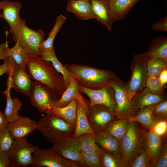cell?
Here are the masks:
<instances>
[{"label": "cell", "mask_w": 167, "mask_h": 167, "mask_svg": "<svg viewBox=\"0 0 167 167\" xmlns=\"http://www.w3.org/2000/svg\"><path fill=\"white\" fill-rule=\"evenodd\" d=\"M26 68L31 79L43 84L56 96L61 97L66 89L64 80L51 62L40 56H32L28 60Z\"/></svg>", "instance_id": "obj_1"}, {"label": "cell", "mask_w": 167, "mask_h": 167, "mask_svg": "<svg viewBox=\"0 0 167 167\" xmlns=\"http://www.w3.org/2000/svg\"><path fill=\"white\" fill-rule=\"evenodd\" d=\"M64 66L79 85L90 89L99 88L107 86L116 76L111 71L86 65L66 64Z\"/></svg>", "instance_id": "obj_2"}, {"label": "cell", "mask_w": 167, "mask_h": 167, "mask_svg": "<svg viewBox=\"0 0 167 167\" xmlns=\"http://www.w3.org/2000/svg\"><path fill=\"white\" fill-rule=\"evenodd\" d=\"M147 132L138 122L130 121L128 131L121 141L122 158L126 167L144 150V138Z\"/></svg>", "instance_id": "obj_3"}, {"label": "cell", "mask_w": 167, "mask_h": 167, "mask_svg": "<svg viewBox=\"0 0 167 167\" xmlns=\"http://www.w3.org/2000/svg\"><path fill=\"white\" fill-rule=\"evenodd\" d=\"M75 127L61 118L47 113L37 122V129L53 143L67 137H72Z\"/></svg>", "instance_id": "obj_4"}, {"label": "cell", "mask_w": 167, "mask_h": 167, "mask_svg": "<svg viewBox=\"0 0 167 167\" xmlns=\"http://www.w3.org/2000/svg\"><path fill=\"white\" fill-rule=\"evenodd\" d=\"M108 85L113 91L116 102L114 112L117 118L128 120L135 116L137 112L133 109L132 99L127 95L126 83L116 76Z\"/></svg>", "instance_id": "obj_5"}, {"label": "cell", "mask_w": 167, "mask_h": 167, "mask_svg": "<svg viewBox=\"0 0 167 167\" xmlns=\"http://www.w3.org/2000/svg\"><path fill=\"white\" fill-rule=\"evenodd\" d=\"M147 59L141 54H135L131 65V75L130 80L126 83L127 94L132 99L137 93L146 87L148 76Z\"/></svg>", "instance_id": "obj_6"}, {"label": "cell", "mask_w": 167, "mask_h": 167, "mask_svg": "<svg viewBox=\"0 0 167 167\" xmlns=\"http://www.w3.org/2000/svg\"><path fill=\"white\" fill-rule=\"evenodd\" d=\"M30 105L40 113H45L55 107L60 97L53 93L47 87L33 81L29 95Z\"/></svg>", "instance_id": "obj_7"}, {"label": "cell", "mask_w": 167, "mask_h": 167, "mask_svg": "<svg viewBox=\"0 0 167 167\" xmlns=\"http://www.w3.org/2000/svg\"><path fill=\"white\" fill-rule=\"evenodd\" d=\"M27 136L14 139L9 151L11 167H26L31 165L36 146L29 143Z\"/></svg>", "instance_id": "obj_8"}, {"label": "cell", "mask_w": 167, "mask_h": 167, "mask_svg": "<svg viewBox=\"0 0 167 167\" xmlns=\"http://www.w3.org/2000/svg\"><path fill=\"white\" fill-rule=\"evenodd\" d=\"M32 167H78L73 161L59 155L53 148L36 147L32 154Z\"/></svg>", "instance_id": "obj_9"}, {"label": "cell", "mask_w": 167, "mask_h": 167, "mask_svg": "<svg viewBox=\"0 0 167 167\" xmlns=\"http://www.w3.org/2000/svg\"><path fill=\"white\" fill-rule=\"evenodd\" d=\"M22 7L19 2H11L7 0L0 1V9L2 11V18L10 26V32L13 40L16 42L21 29L25 23L20 17L19 13Z\"/></svg>", "instance_id": "obj_10"}, {"label": "cell", "mask_w": 167, "mask_h": 167, "mask_svg": "<svg viewBox=\"0 0 167 167\" xmlns=\"http://www.w3.org/2000/svg\"><path fill=\"white\" fill-rule=\"evenodd\" d=\"M87 116L91 128L96 134L106 130L113 122L118 119L113 111L101 105H96L89 109Z\"/></svg>", "instance_id": "obj_11"}, {"label": "cell", "mask_w": 167, "mask_h": 167, "mask_svg": "<svg viewBox=\"0 0 167 167\" xmlns=\"http://www.w3.org/2000/svg\"><path fill=\"white\" fill-rule=\"evenodd\" d=\"M80 92L87 95L90 99L89 109L96 105L106 106L114 112L116 102L114 92L108 85L97 89H90L78 85Z\"/></svg>", "instance_id": "obj_12"}, {"label": "cell", "mask_w": 167, "mask_h": 167, "mask_svg": "<svg viewBox=\"0 0 167 167\" xmlns=\"http://www.w3.org/2000/svg\"><path fill=\"white\" fill-rule=\"evenodd\" d=\"M43 30L31 29L25 23L16 42L32 56H40L39 49L41 45L45 40Z\"/></svg>", "instance_id": "obj_13"}, {"label": "cell", "mask_w": 167, "mask_h": 167, "mask_svg": "<svg viewBox=\"0 0 167 167\" xmlns=\"http://www.w3.org/2000/svg\"><path fill=\"white\" fill-rule=\"evenodd\" d=\"M10 61L11 67L8 74V79L11 81V89L18 92L28 96L33 81L30 77L27 72Z\"/></svg>", "instance_id": "obj_14"}, {"label": "cell", "mask_w": 167, "mask_h": 167, "mask_svg": "<svg viewBox=\"0 0 167 167\" xmlns=\"http://www.w3.org/2000/svg\"><path fill=\"white\" fill-rule=\"evenodd\" d=\"M63 158L81 164V150L76 139L67 137L53 143L52 147Z\"/></svg>", "instance_id": "obj_15"}, {"label": "cell", "mask_w": 167, "mask_h": 167, "mask_svg": "<svg viewBox=\"0 0 167 167\" xmlns=\"http://www.w3.org/2000/svg\"><path fill=\"white\" fill-rule=\"evenodd\" d=\"M37 122L27 117L19 116L6 126L11 135L15 139L27 136L37 129Z\"/></svg>", "instance_id": "obj_16"}, {"label": "cell", "mask_w": 167, "mask_h": 167, "mask_svg": "<svg viewBox=\"0 0 167 167\" xmlns=\"http://www.w3.org/2000/svg\"><path fill=\"white\" fill-rule=\"evenodd\" d=\"M82 94L79 89L77 81L71 77L69 84L57 101L55 107L65 106L70 103L73 100H75L82 105L87 116L89 109Z\"/></svg>", "instance_id": "obj_17"}, {"label": "cell", "mask_w": 167, "mask_h": 167, "mask_svg": "<svg viewBox=\"0 0 167 167\" xmlns=\"http://www.w3.org/2000/svg\"><path fill=\"white\" fill-rule=\"evenodd\" d=\"M94 19L110 31L113 22L107 0H89Z\"/></svg>", "instance_id": "obj_18"}, {"label": "cell", "mask_w": 167, "mask_h": 167, "mask_svg": "<svg viewBox=\"0 0 167 167\" xmlns=\"http://www.w3.org/2000/svg\"><path fill=\"white\" fill-rule=\"evenodd\" d=\"M165 100L163 95L154 93L146 87L136 93L132 99L133 109L137 113L140 109Z\"/></svg>", "instance_id": "obj_19"}, {"label": "cell", "mask_w": 167, "mask_h": 167, "mask_svg": "<svg viewBox=\"0 0 167 167\" xmlns=\"http://www.w3.org/2000/svg\"><path fill=\"white\" fill-rule=\"evenodd\" d=\"M167 135L159 136L152 131H148L144 138V149L155 167L158 154L165 141Z\"/></svg>", "instance_id": "obj_20"}, {"label": "cell", "mask_w": 167, "mask_h": 167, "mask_svg": "<svg viewBox=\"0 0 167 167\" xmlns=\"http://www.w3.org/2000/svg\"><path fill=\"white\" fill-rule=\"evenodd\" d=\"M6 89L2 92L6 98V105L3 113L8 123L17 120L19 117V112L22 109V103L17 98H12L11 96V89L10 80H7Z\"/></svg>", "instance_id": "obj_21"}, {"label": "cell", "mask_w": 167, "mask_h": 167, "mask_svg": "<svg viewBox=\"0 0 167 167\" xmlns=\"http://www.w3.org/2000/svg\"><path fill=\"white\" fill-rule=\"evenodd\" d=\"M66 10L83 20L94 19L91 6L89 0H68Z\"/></svg>", "instance_id": "obj_22"}, {"label": "cell", "mask_w": 167, "mask_h": 167, "mask_svg": "<svg viewBox=\"0 0 167 167\" xmlns=\"http://www.w3.org/2000/svg\"><path fill=\"white\" fill-rule=\"evenodd\" d=\"M96 142L105 150L122 157L121 142L106 131L96 134Z\"/></svg>", "instance_id": "obj_23"}, {"label": "cell", "mask_w": 167, "mask_h": 167, "mask_svg": "<svg viewBox=\"0 0 167 167\" xmlns=\"http://www.w3.org/2000/svg\"><path fill=\"white\" fill-rule=\"evenodd\" d=\"M141 54L147 60L160 58L167 61V38L162 36L153 39L146 51Z\"/></svg>", "instance_id": "obj_24"}, {"label": "cell", "mask_w": 167, "mask_h": 167, "mask_svg": "<svg viewBox=\"0 0 167 167\" xmlns=\"http://www.w3.org/2000/svg\"><path fill=\"white\" fill-rule=\"evenodd\" d=\"M113 21L121 20L140 0H107Z\"/></svg>", "instance_id": "obj_25"}, {"label": "cell", "mask_w": 167, "mask_h": 167, "mask_svg": "<svg viewBox=\"0 0 167 167\" xmlns=\"http://www.w3.org/2000/svg\"><path fill=\"white\" fill-rule=\"evenodd\" d=\"M86 134H91L95 136L96 134L89 124L84 108L77 101L76 119L72 137L76 139Z\"/></svg>", "instance_id": "obj_26"}, {"label": "cell", "mask_w": 167, "mask_h": 167, "mask_svg": "<svg viewBox=\"0 0 167 167\" xmlns=\"http://www.w3.org/2000/svg\"><path fill=\"white\" fill-rule=\"evenodd\" d=\"M76 109L77 101L74 100L65 106L53 107L46 113H51L57 116L75 127L76 119Z\"/></svg>", "instance_id": "obj_27"}, {"label": "cell", "mask_w": 167, "mask_h": 167, "mask_svg": "<svg viewBox=\"0 0 167 167\" xmlns=\"http://www.w3.org/2000/svg\"><path fill=\"white\" fill-rule=\"evenodd\" d=\"M8 59L15 64L27 72L26 65L29 59L32 56L21 46L17 42L11 48H8Z\"/></svg>", "instance_id": "obj_28"}, {"label": "cell", "mask_w": 167, "mask_h": 167, "mask_svg": "<svg viewBox=\"0 0 167 167\" xmlns=\"http://www.w3.org/2000/svg\"><path fill=\"white\" fill-rule=\"evenodd\" d=\"M154 105L149 106L139 110L135 116L128 120L137 122L146 131H150L157 122L152 114Z\"/></svg>", "instance_id": "obj_29"}, {"label": "cell", "mask_w": 167, "mask_h": 167, "mask_svg": "<svg viewBox=\"0 0 167 167\" xmlns=\"http://www.w3.org/2000/svg\"><path fill=\"white\" fill-rule=\"evenodd\" d=\"M40 56L43 59L51 62L55 69L62 74L66 88L71 77L64 65L58 59L54 48L41 53Z\"/></svg>", "instance_id": "obj_30"}, {"label": "cell", "mask_w": 167, "mask_h": 167, "mask_svg": "<svg viewBox=\"0 0 167 167\" xmlns=\"http://www.w3.org/2000/svg\"><path fill=\"white\" fill-rule=\"evenodd\" d=\"M66 20V18L63 15H61L57 17L54 24L49 33L48 38L44 41L40 46V55L42 53L54 48V42L55 38Z\"/></svg>", "instance_id": "obj_31"}, {"label": "cell", "mask_w": 167, "mask_h": 167, "mask_svg": "<svg viewBox=\"0 0 167 167\" xmlns=\"http://www.w3.org/2000/svg\"><path fill=\"white\" fill-rule=\"evenodd\" d=\"M76 139L81 152L101 153L104 150L97 144L95 136L91 134H84Z\"/></svg>", "instance_id": "obj_32"}, {"label": "cell", "mask_w": 167, "mask_h": 167, "mask_svg": "<svg viewBox=\"0 0 167 167\" xmlns=\"http://www.w3.org/2000/svg\"><path fill=\"white\" fill-rule=\"evenodd\" d=\"M128 120L117 119L106 130L120 142L126 134L130 125Z\"/></svg>", "instance_id": "obj_33"}, {"label": "cell", "mask_w": 167, "mask_h": 167, "mask_svg": "<svg viewBox=\"0 0 167 167\" xmlns=\"http://www.w3.org/2000/svg\"><path fill=\"white\" fill-rule=\"evenodd\" d=\"M167 61L160 58L148 59L147 67L148 76L158 77L160 74L167 67Z\"/></svg>", "instance_id": "obj_34"}, {"label": "cell", "mask_w": 167, "mask_h": 167, "mask_svg": "<svg viewBox=\"0 0 167 167\" xmlns=\"http://www.w3.org/2000/svg\"><path fill=\"white\" fill-rule=\"evenodd\" d=\"M101 167H126L121 157L104 150L101 155Z\"/></svg>", "instance_id": "obj_35"}, {"label": "cell", "mask_w": 167, "mask_h": 167, "mask_svg": "<svg viewBox=\"0 0 167 167\" xmlns=\"http://www.w3.org/2000/svg\"><path fill=\"white\" fill-rule=\"evenodd\" d=\"M14 140L6 126L0 128V152H9Z\"/></svg>", "instance_id": "obj_36"}, {"label": "cell", "mask_w": 167, "mask_h": 167, "mask_svg": "<svg viewBox=\"0 0 167 167\" xmlns=\"http://www.w3.org/2000/svg\"><path fill=\"white\" fill-rule=\"evenodd\" d=\"M166 86L161 83L158 77L147 76L146 82V87L152 93L163 95Z\"/></svg>", "instance_id": "obj_37"}, {"label": "cell", "mask_w": 167, "mask_h": 167, "mask_svg": "<svg viewBox=\"0 0 167 167\" xmlns=\"http://www.w3.org/2000/svg\"><path fill=\"white\" fill-rule=\"evenodd\" d=\"M101 153L81 152L82 164L90 167H101Z\"/></svg>", "instance_id": "obj_38"}, {"label": "cell", "mask_w": 167, "mask_h": 167, "mask_svg": "<svg viewBox=\"0 0 167 167\" xmlns=\"http://www.w3.org/2000/svg\"><path fill=\"white\" fill-rule=\"evenodd\" d=\"M154 167L152 160L145 149L141 151L129 165L128 167Z\"/></svg>", "instance_id": "obj_39"}, {"label": "cell", "mask_w": 167, "mask_h": 167, "mask_svg": "<svg viewBox=\"0 0 167 167\" xmlns=\"http://www.w3.org/2000/svg\"><path fill=\"white\" fill-rule=\"evenodd\" d=\"M152 114L157 121L167 120V100L154 105Z\"/></svg>", "instance_id": "obj_40"}, {"label": "cell", "mask_w": 167, "mask_h": 167, "mask_svg": "<svg viewBox=\"0 0 167 167\" xmlns=\"http://www.w3.org/2000/svg\"><path fill=\"white\" fill-rule=\"evenodd\" d=\"M167 167V140L164 142L157 156L155 167Z\"/></svg>", "instance_id": "obj_41"}, {"label": "cell", "mask_w": 167, "mask_h": 167, "mask_svg": "<svg viewBox=\"0 0 167 167\" xmlns=\"http://www.w3.org/2000/svg\"><path fill=\"white\" fill-rule=\"evenodd\" d=\"M148 131L153 132L160 136L167 135V120L157 121L152 128Z\"/></svg>", "instance_id": "obj_42"}, {"label": "cell", "mask_w": 167, "mask_h": 167, "mask_svg": "<svg viewBox=\"0 0 167 167\" xmlns=\"http://www.w3.org/2000/svg\"><path fill=\"white\" fill-rule=\"evenodd\" d=\"M152 29L155 30L167 31V16L161 19L159 21L153 24Z\"/></svg>", "instance_id": "obj_43"}, {"label": "cell", "mask_w": 167, "mask_h": 167, "mask_svg": "<svg viewBox=\"0 0 167 167\" xmlns=\"http://www.w3.org/2000/svg\"><path fill=\"white\" fill-rule=\"evenodd\" d=\"M0 167H11L9 152H0Z\"/></svg>", "instance_id": "obj_44"}, {"label": "cell", "mask_w": 167, "mask_h": 167, "mask_svg": "<svg viewBox=\"0 0 167 167\" xmlns=\"http://www.w3.org/2000/svg\"><path fill=\"white\" fill-rule=\"evenodd\" d=\"M6 39V41L0 44V60H4L8 57V43Z\"/></svg>", "instance_id": "obj_45"}, {"label": "cell", "mask_w": 167, "mask_h": 167, "mask_svg": "<svg viewBox=\"0 0 167 167\" xmlns=\"http://www.w3.org/2000/svg\"><path fill=\"white\" fill-rule=\"evenodd\" d=\"M11 67V63L9 59H7L4 60L2 64H0V76L4 74H8Z\"/></svg>", "instance_id": "obj_46"}, {"label": "cell", "mask_w": 167, "mask_h": 167, "mask_svg": "<svg viewBox=\"0 0 167 167\" xmlns=\"http://www.w3.org/2000/svg\"><path fill=\"white\" fill-rule=\"evenodd\" d=\"M158 78L164 85H165L167 83V67L163 70L160 74Z\"/></svg>", "instance_id": "obj_47"}, {"label": "cell", "mask_w": 167, "mask_h": 167, "mask_svg": "<svg viewBox=\"0 0 167 167\" xmlns=\"http://www.w3.org/2000/svg\"><path fill=\"white\" fill-rule=\"evenodd\" d=\"M7 124L3 113L0 110V128L6 127Z\"/></svg>", "instance_id": "obj_48"}, {"label": "cell", "mask_w": 167, "mask_h": 167, "mask_svg": "<svg viewBox=\"0 0 167 167\" xmlns=\"http://www.w3.org/2000/svg\"><path fill=\"white\" fill-rule=\"evenodd\" d=\"M0 18H2V13H1L0 12Z\"/></svg>", "instance_id": "obj_49"}, {"label": "cell", "mask_w": 167, "mask_h": 167, "mask_svg": "<svg viewBox=\"0 0 167 167\" xmlns=\"http://www.w3.org/2000/svg\"></svg>", "instance_id": "obj_50"}]
</instances>
